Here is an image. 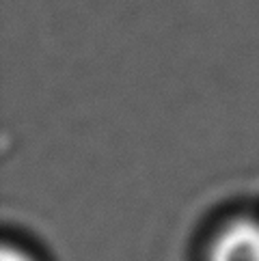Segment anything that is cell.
I'll use <instances>...</instances> for the list:
<instances>
[{"mask_svg":"<svg viewBox=\"0 0 259 261\" xmlns=\"http://www.w3.org/2000/svg\"><path fill=\"white\" fill-rule=\"evenodd\" d=\"M210 261H259V218L229 220L212 242Z\"/></svg>","mask_w":259,"mask_h":261,"instance_id":"6da1fadb","label":"cell"},{"mask_svg":"<svg viewBox=\"0 0 259 261\" xmlns=\"http://www.w3.org/2000/svg\"><path fill=\"white\" fill-rule=\"evenodd\" d=\"M3 261H37L33 259L24 248L20 246H11V244H5L3 248Z\"/></svg>","mask_w":259,"mask_h":261,"instance_id":"7a4b0ae2","label":"cell"}]
</instances>
